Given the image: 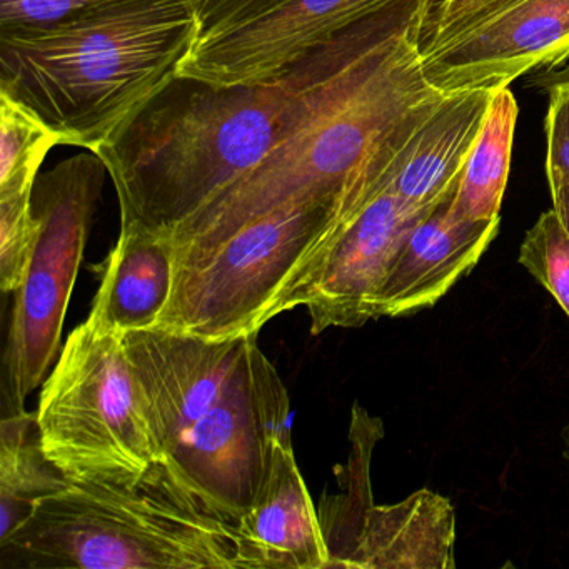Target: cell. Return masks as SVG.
Segmentation results:
<instances>
[{"mask_svg":"<svg viewBox=\"0 0 569 569\" xmlns=\"http://www.w3.org/2000/svg\"><path fill=\"white\" fill-rule=\"evenodd\" d=\"M401 0L342 32L274 81L218 88L178 78L99 149L121 226L172 232L258 168L405 11Z\"/></svg>","mask_w":569,"mask_h":569,"instance_id":"1","label":"cell"},{"mask_svg":"<svg viewBox=\"0 0 569 569\" xmlns=\"http://www.w3.org/2000/svg\"><path fill=\"white\" fill-rule=\"evenodd\" d=\"M419 0L376 41L325 101L258 168L172 229L176 252L208 251L289 206L381 189L406 146L441 104L416 48Z\"/></svg>","mask_w":569,"mask_h":569,"instance_id":"2","label":"cell"},{"mask_svg":"<svg viewBox=\"0 0 569 569\" xmlns=\"http://www.w3.org/2000/svg\"><path fill=\"white\" fill-rule=\"evenodd\" d=\"M209 0H121L58 22L0 29V92L61 146L98 152L179 78Z\"/></svg>","mask_w":569,"mask_h":569,"instance_id":"3","label":"cell"},{"mask_svg":"<svg viewBox=\"0 0 569 569\" xmlns=\"http://www.w3.org/2000/svg\"><path fill=\"white\" fill-rule=\"evenodd\" d=\"M2 568L241 569L238 522L168 458L71 482L0 542Z\"/></svg>","mask_w":569,"mask_h":569,"instance_id":"4","label":"cell"},{"mask_svg":"<svg viewBox=\"0 0 569 569\" xmlns=\"http://www.w3.org/2000/svg\"><path fill=\"white\" fill-rule=\"evenodd\" d=\"M355 196L289 206L208 251L176 252L171 298L156 326L238 338L298 308L326 252L361 212Z\"/></svg>","mask_w":569,"mask_h":569,"instance_id":"5","label":"cell"},{"mask_svg":"<svg viewBox=\"0 0 569 569\" xmlns=\"http://www.w3.org/2000/svg\"><path fill=\"white\" fill-rule=\"evenodd\" d=\"M46 456L71 482L138 478L162 458L122 336L86 319L39 396Z\"/></svg>","mask_w":569,"mask_h":569,"instance_id":"6","label":"cell"},{"mask_svg":"<svg viewBox=\"0 0 569 569\" xmlns=\"http://www.w3.org/2000/svg\"><path fill=\"white\" fill-rule=\"evenodd\" d=\"M104 161L82 152L39 176L32 211L39 231L24 281L14 292L4 352L6 415L24 412L61 345L62 326L104 186Z\"/></svg>","mask_w":569,"mask_h":569,"instance_id":"7","label":"cell"},{"mask_svg":"<svg viewBox=\"0 0 569 569\" xmlns=\"http://www.w3.org/2000/svg\"><path fill=\"white\" fill-rule=\"evenodd\" d=\"M282 439H291V402L254 332L246 339L218 402L172 462L239 525L258 501Z\"/></svg>","mask_w":569,"mask_h":569,"instance_id":"8","label":"cell"},{"mask_svg":"<svg viewBox=\"0 0 569 569\" xmlns=\"http://www.w3.org/2000/svg\"><path fill=\"white\" fill-rule=\"evenodd\" d=\"M401 0H272L201 38L179 78L218 88L274 81L322 46Z\"/></svg>","mask_w":569,"mask_h":569,"instance_id":"9","label":"cell"},{"mask_svg":"<svg viewBox=\"0 0 569 569\" xmlns=\"http://www.w3.org/2000/svg\"><path fill=\"white\" fill-rule=\"evenodd\" d=\"M325 529L331 568L452 569L456 512L445 496L419 489L396 505H372L369 461L351 462L349 488Z\"/></svg>","mask_w":569,"mask_h":569,"instance_id":"10","label":"cell"},{"mask_svg":"<svg viewBox=\"0 0 569 569\" xmlns=\"http://www.w3.org/2000/svg\"><path fill=\"white\" fill-rule=\"evenodd\" d=\"M248 336L208 339L158 326L122 335L162 458H178L218 402Z\"/></svg>","mask_w":569,"mask_h":569,"instance_id":"11","label":"cell"},{"mask_svg":"<svg viewBox=\"0 0 569 569\" xmlns=\"http://www.w3.org/2000/svg\"><path fill=\"white\" fill-rule=\"evenodd\" d=\"M568 59L569 0H515L422 59V71L445 94L498 91Z\"/></svg>","mask_w":569,"mask_h":569,"instance_id":"12","label":"cell"},{"mask_svg":"<svg viewBox=\"0 0 569 569\" xmlns=\"http://www.w3.org/2000/svg\"><path fill=\"white\" fill-rule=\"evenodd\" d=\"M391 182L335 239L299 299L311 316L312 335L329 328H361L378 319L376 302L392 259L412 229L438 208L405 201Z\"/></svg>","mask_w":569,"mask_h":569,"instance_id":"13","label":"cell"},{"mask_svg":"<svg viewBox=\"0 0 569 569\" xmlns=\"http://www.w3.org/2000/svg\"><path fill=\"white\" fill-rule=\"evenodd\" d=\"M452 199L426 216L392 259L376 302L378 318H405L435 306L478 264L498 234L501 218H456Z\"/></svg>","mask_w":569,"mask_h":569,"instance_id":"14","label":"cell"},{"mask_svg":"<svg viewBox=\"0 0 569 569\" xmlns=\"http://www.w3.org/2000/svg\"><path fill=\"white\" fill-rule=\"evenodd\" d=\"M241 569L331 568L321 519L296 462L292 439L276 445L256 505L239 519Z\"/></svg>","mask_w":569,"mask_h":569,"instance_id":"15","label":"cell"},{"mask_svg":"<svg viewBox=\"0 0 569 569\" xmlns=\"http://www.w3.org/2000/svg\"><path fill=\"white\" fill-rule=\"evenodd\" d=\"M176 246L171 232L141 224L121 226L104 262L101 286L88 321L109 335L141 331L158 325L171 298Z\"/></svg>","mask_w":569,"mask_h":569,"instance_id":"16","label":"cell"},{"mask_svg":"<svg viewBox=\"0 0 569 569\" xmlns=\"http://www.w3.org/2000/svg\"><path fill=\"white\" fill-rule=\"evenodd\" d=\"M492 92L478 89L442 99L406 148L391 182L396 194L421 208H436L456 194Z\"/></svg>","mask_w":569,"mask_h":569,"instance_id":"17","label":"cell"},{"mask_svg":"<svg viewBox=\"0 0 569 569\" xmlns=\"http://www.w3.org/2000/svg\"><path fill=\"white\" fill-rule=\"evenodd\" d=\"M69 485L46 456L36 412L6 415L0 422V542L24 526L44 499Z\"/></svg>","mask_w":569,"mask_h":569,"instance_id":"18","label":"cell"},{"mask_svg":"<svg viewBox=\"0 0 569 569\" xmlns=\"http://www.w3.org/2000/svg\"><path fill=\"white\" fill-rule=\"evenodd\" d=\"M518 102L511 89L492 92L481 132L462 169L458 191L451 202L456 218L491 221L501 218L502 198L511 169Z\"/></svg>","mask_w":569,"mask_h":569,"instance_id":"19","label":"cell"},{"mask_svg":"<svg viewBox=\"0 0 569 569\" xmlns=\"http://www.w3.org/2000/svg\"><path fill=\"white\" fill-rule=\"evenodd\" d=\"M59 136L34 112L0 92V198L34 191Z\"/></svg>","mask_w":569,"mask_h":569,"instance_id":"20","label":"cell"},{"mask_svg":"<svg viewBox=\"0 0 569 569\" xmlns=\"http://www.w3.org/2000/svg\"><path fill=\"white\" fill-rule=\"evenodd\" d=\"M518 261L551 292L569 318V234L555 209L542 212L526 232Z\"/></svg>","mask_w":569,"mask_h":569,"instance_id":"21","label":"cell"},{"mask_svg":"<svg viewBox=\"0 0 569 569\" xmlns=\"http://www.w3.org/2000/svg\"><path fill=\"white\" fill-rule=\"evenodd\" d=\"M511 2L515 0H419L416 22L419 56L429 58Z\"/></svg>","mask_w":569,"mask_h":569,"instance_id":"22","label":"cell"},{"mask_svg":"<svg viewBox=\"0 0 569 569\" xmlns=\"http://www.w3.org/2000/svg\"><path fill=\"white\" fill-rule=\"evenodd\" d=\"M32 194L34 191L0 198V288L6 295L21 288L38 241Z\"/></svg>","mask_w":569,"mask_h":569,"instance_id":"23","label":"cell"},{"mask_svg":"<svg viewBox=\"0 0 569 569\" xmlns=\"http://www.w3.org/2000/svg\"><path fill=\"white\" fill-rule=\"evenodd\" d=\"M121 0H0V29L51 24Z\"/></svg>","mask_w":569,"mask_h":569,"instance_id":"24","label":"cell"},{"mask_svg":"<svg viewBox=\"0 0 569 569\" xmlns=\"http://www.w3.org/2000/svg\"><path fill=\"white\" fill-rule=\"evenodd\" d=\"M545 119L546 179H569V89L548 92Z\"/></svg>","mask_w":569,"mask_h":569,"instance_id":"25","label":"cell"},{"mask_svg":"<svg viewBox=\"0 0 569 569\" xmlns=\"http://www.w3.org/2000/svg\"><path fill=\"white\" fill-rule=\"evenodd\" d=\"M272 0H209L202 9V34H214L246 16L271 4Z\"/></svg>","mask_w":569,"mask_h":569,"instance_id":"26","label":"cell"},{"mask_svg":"<svg viewBox=\"0 0 569 569\" xmlns=\"http://www.w3.org/2000/svg\"><path fill=\"white\" fill-rule=\"evenodd\" d=\"M526 86L545 91L546 94L555 89H569V59L555 68L532 72L526 79Z\"/></svg>","mask_w":569,"mask_h":569,"instance_id":"27","label":"cell"},{"mask_svg":"<svg viewBox=\"0 0 569 569\" xmlns=\"http://www.w3.org/2000/svg\"><path fill=\"white\" fill-rule=\"evenodd\" d=\"M548 186L549 192H551L552 209L569 234V179L549 178Z\"/></svg>","mask_w":569,"mask_h":569,"instance_id":"28","label":"cell"}]
</instances>
